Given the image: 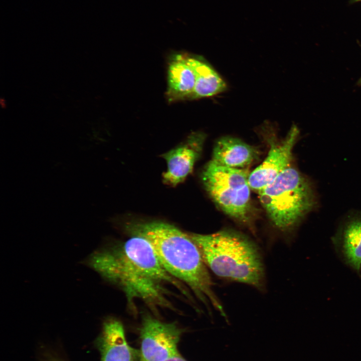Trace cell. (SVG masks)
Instances as JSON below:
<instances>
[{"label":"cell","instance_id":"obj_1","mask_svg":"<svg viewBox=\"0 0 361 361\" xmlns=\"http://www.w3.org/2000/svg\"><path fill=\"white\" fill-rule=\"evenodd\" d=\"M133 235L146 239L164 269L184 282L210 309L213 307L227 320L222 304L213 290V283L201 254L188 233L162 221L133 224Z\"/></svg>","mask_w":361,"mask_h":361},{"label":"cell","instance_id":"obj_2","mask_svg":"<svg viewBox=\"0 0 361 361\" xmlns=\"http://www.w3.org/2000/svg\"><path fill=\"white\" fill-rule=\"evenodd\" d=\"M208 268L218 276L262 291L265 271L257 245L237 231L225 229L210 234L188 233Z\"/></svg>","mask_w":361,"mask_h":361},{"label":"cell","instance_id":"obj_3","mask_svg":"<svg viewBox=\"0 0 361 361\" xmlns=\"http://www.w3.org/2000/svg\"><path fill=\"white\" fill-rule=\"evenodd\" d=\"M83 262L104 280L119 287L129 304L139 299L154 309L170 306L165 297L163 284L146 275L131 263L120 247L98 249Z\"/></svg>","mask_w":361,"mask_h":361},{"label":"cell","instance_id":"obj_4","mask_svg":"<svg viewBox=\"0 0 361 361\" xmlns=\"http://www.w3.org/2000/svg\"><path fill=\"white\" fill-rule=\"evenodd\" d=\"M258 193L271 222L282 231L292 230L314 206L309 181L290 165Z\"/></svg>","mask_w":361,"mask_h":361},{"label":"cell","instance_id":"obj_5","mask_svg":"<svg viewBox=\"0 0 361 361\" xmlns=\"http://www.w3.org/2000/svg\"><path fill=\"white\" fill-rule=\"evenodd\" d=\"M249 174L244 168L222 166L211 160L205 165L201 176L206 191L217 206L237 222L250 226L254 209Z\"/></svg>","mask_w":361,"mask_h":361},{"label":"cell","instance_id":"obj_6","mask_svg":"<svg viewBox=\"0 0 361 361\" xmlns=\"http://www.w3.org/2000/svg\"><path fill=\"white\" fill-rule=\"evenodd\" d=\"M183 332L174 322L144 316L139 329V361H165L178 354Z\"/></svg>","mask_w":361,"mask_h":361},{"label":"cell","instance_id":"obj_7","mask_svg":"<svg viewBox=\"0 0 361 361\" xmlns=\"http://www.w3.org/2000/svg\"><path fill=\"white\" fill-rule=\"evenodd\" d=\"M266 132L265 136L270 145L268 154L262 163L250 173L248 179L251 189L258 193L290 165L293 148L299 134L295 125L281 141L277 140L273 132L271 134L268 130Z\"/></svg>","mask_w":361,"mask_h":361},{"label":"cell","instance_id":"obj_8","mask_svg":"<svg viewBox=\"0 0 361 361\" xmlns=\"http://www.w3.org/2000/svg\"><path fill=\"white\" fill-rule=\"evenodd\" d=\"M133 235L120 246L125 256L152 279L170 284L186 295L184 284L164 269L150 243L142 236Z\"/></svg>","mask_w":361,"mask_h":361},{"label":"cell","instance_id":"obj_9","mask_svg":"<svg viewBox=\"0 0 361 361\" xmlns=\"http://www.w3.org/2000/svg\"><path fill=\"white\" fill-rule=\"evenodd\" d=\"M206 137L203 132H193L185 141L162 155L167 165L162 176L164 184L173 187L185 180L200 156Z\"/></svg>","mask_w":361,"mask_h":361},{"label":"cell","instance_id":"obj_10","mask_svg":"<svg viewBox=\"0 0 361 361\" xmlns=\"http://www.w3.org/2000/svg\"><path fill=\"white\" fill-rule=\"evenodd\" d=\"M97 345L101 361H139V349L129 345L123 324L116 319L105 320Z\"/></svg>","mask_w":361,"mask_h":361},{"label":"cell","instance_id":"obj_11","mask_svg":"<svg viewBox=\"0 0 361 361\" xmlns=\"http://www.w3.org/2000/svg\"><path fill=\"white\" fill-rule=\"evenodd\" d=\"M258 149L231 136L220 138L215 144L212 160L226 167L244 168L259 157Z\"/></svg>","mask_w":361,"mask_h":361},{"label":"cell","instance_id":"obj_12","mask_svg":"<svg viewBox=\"0 0 361 361\" xmlns=\"http://www.w3.org/2000/svg\"><path fill=\"white\" fill-rule=\"evenodd\" d=\"M336 252L344 263L357 274L361 272V216L346 221L333 237Z\"/></svg>","mask_w":361,"mask_h":361},{"label":"cell","instance_id":"obj_13","mask_svg":"<svg viewBox=\"0 0 361 361\" xmlns=\"http://www.w3.org/2000/svg\"><path fill=\"white\" fill-rule=\"evenodd\" d=\"M195 85V74L184 53L173 55L167 68L166 96L168 102L192 99Z\"/></svg>","mask_w":361,"mask_h":361},{"label":"cell","instance_id":"obj_14","mask_svg":"<svg viewBox=\"0 0 361 361\" xmlns=\"http://www.w3.org/2000/svg\"><path fill=\"white\" fill-rule=\"evenodd\" d=\"M184 54L195 76V85L192 99L213 96L226 90V82L204 60L199 56Z\"/></svg>","mask_w":361,"mask_h":361},{"label":"cell","instance_id":"obj_15","mask_svg":"<svg viewBox=\"0 0 361 361\" xmlns=\"http://www.w3.org/2000/svg\"><path fill=\"white\" fill-rule=\"evenodd\" d=\"M165 361H188L185 358L179 353L169 358Z\"/></svg>","mask_w":361,"mask_h":361},{"label":"cell","instance_id":"obj_16","mask_svg":"<svg viewBox=\"0 0 361 361\" xmlns=\"http://www.w3.org/2000/svg\"><path fill=\"white\" fill-rule=\"evenodd\" d=\"M51 361H61V360H59V359H56V358H53V359H51Z\"/></svg>","mask_w":361,"mask_h":361},{"label":"cell","instance_id":"obj_17","mask_svg":"<svg viewBox=\"0 0 361 361\" xmlns=\"http://www.w3.org/2000/svg\"><path fill=\"white\" fill-rule=\"evenodd\" d=\"M360 84H361V79L360 80Z\"/></svg>","mask_w":361,"mask_h":361},{"label":"cell","instance_id":"obj_18","mask_svg":"<svg viewBox=\"0 0 361 361\" xmlns=\"http://www.w3.org/2000/svg\"><path fill=\"white\" fill-rule=\"evenodd\" d=\"M356 1H361V0H356Z\"/></svg>","mask_w":361,"mask_h":361}]
</instances>
